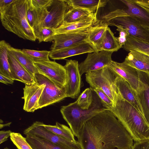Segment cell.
<instances>
[{"mask_svg": "<svg viewBox=\"0 0 149 149\" xmlns=\"http://www.w3.org/2000/svg\"><path fill=\"white\" fill-rule=\"evenodd\" d=\"M77 138L82 149H132L134 144L130 134L108 109L85 123Z\"/></svg>", "mask_w": 149, "mask_h": 149, "instance_id": "6da1fadb", "label": "cell"}, {"mask_svg": "<svg viewBox=\"0 0 149 149\" xmlns=\"http://www.w3.org/2000/svg\"><path fill=\"white\" fill-rule=\"evenodd\" d=\"M135 142L149 139V125L142 114L117 92L115 103L109 109Z\"/></svg>", "mask_w": 149, "mask_h": 149, "instance_id": "7a4b0ae2", "label": "cell"}, {"mask_svg": "<svg viewBox=\"0 0 149 149\" xmlns=\"http://www.w3.org/2000/svg\"><path fill=\"white\" fill-rule=\"evenodd\" d=\"M28 0H14L0 10L3 26L7 31L24 40L35 41L33 31L28 22L26 11Z\"/></svg>", "mask_w": 149, "mask_h": 149, "instance_id": "3957f363", "label": "cell"}, {"mask_svg": "<svg viewBox=\"0 0 149 149\" xmlns=\"http://www.w3.org/2000/svg\"><path fill=\"white\" fill-rule=\"evenodd\" d=\"M93 100L89 108H80L76 102L62 106L60 112L63 118L67 123L74 136H78L84 124L92 117L107 109L104 107L100 100L93 91Z\"/></svg>", "mask_w": 149, "mask_h": 149, "instance_id": "277c9868", "label": "cell"}, {"mask_svg": "<svg viewBox=\"0 0 149 149\" xmlns=\"http://www.w3.org/2000/svg\"><path fill=\"white\" fill-rule=\"evenodd\" d=\"M86 80L92 88L101 89L112 101L113 106L116 98V81L118 75L107 66L86 73Z\"/></svg>", "mask_w": 149, "mask_h": 149, "instance_id": "5b68a950", "label": "cell"}, {"mask_svg": "<svg viewBox=\"0 0 149 149\" xmlns=\"http://www.w3.org/2000/svg\"><path fill=\"white\" fill-rule=\"evenodd\" d=\"M36 82L45 86L38 102L39 109L58 102L67 97L65 87H61L44 76L35 74Z\"/></svg>", "mask_w": 149, "mask_h": 149, "instance_id": "8992f818", "label": "cell"}, {"mask_svg": "<svg viewBox=\"0 0 149 149\" xmlns=\"http://www.w3.org/2000/svg\"><path fill=\"white\" fill-rule=\"evenodd\" d=\"M42 122L36 121L24 130L27 136H36L59 146L64 149H82L79 143H75L56 135L46 129Z\"/></svg>", "mask_w": 149, "mask_h": 149, "instance_id": "52a82bcc", "label": "cell"}, {"mask_svg": "<svg viewBox=\"0 0 149 149\" xmlns=\"http://www.w3.org/2000/svg\"><path fill=\"white\" fill-rule=\"evenodd\" d=\"M126 8L117 9L106 15L108 21L114 18L130 16L134 17L143 26L149 29V9L143 7L133 0H120Z\"/></svg>", "mask_w": 149, "mask_h": 149, "instance_id": "ba28073f", "label": "cell"}, {"mask_svg": "<svg viewBox=\"0 0 149 149\" xmlns=\"http://www.w3.org/2000/svg\"><path fill=\"white\" fill-rule=\"evenodd\" d=\"M98 23L108 26H121L131 36L149 42V29L131 16L118 17L105 23Z\"/></svg>", "mask_w": 149, "mask_h": 149, "instance_id": "9c48e42d", "label": "cell"}, {"mask_svg": "<svg viewBox=\"0 0 149 149\" xmlns=\"http://www.w3.org/2000/svg\"><path fill=\"white\" fill-rule=\"evenodd\" d=\"M33 63L39 74L47 77L58 86L65 87L67 76L64 66L50 60Z\"/></svg>", "mask_w": 149, "mask_h": 149, "instance_id": "30bf717a", "label": "cell"}, {"mask_svg": "<svg viewBox=\"0 0 149 149\" xmlns=\"http://www.w3.org/2000/svg\"><path fill=\"white\" fill-rule=\"evenodd\" d=\"M70 7L64 0H52L47 8L48 13L43 23L42 27L55 29L64 22L66 13Z\"/></svg>", "mask_w": 149, "mask_h": 149, "instance_id": "8fae6325", "label": "cell"}, {"mask_svg": "<svg viewBox=\"0 0 149 149\" xmlns=\"http://www.w3.org/2000/svg\"><path fill=\"white\" fill-rule=\"evenodd\" d=\"M79 64L76 60H68L64 66L67 76V84L65 86L67 97L77 98L80 91L81 76Z\"/></svg>", "mask_w": 149, "mask_h": 149, "instance_id": "7c38bea8", "label": "cell"}, {"mask_svg": "<svg viewBox=\"0 0 149 149\" xmlns=\"http://www.w3.org/2000/svg\"><path fill=\"white\" fill-rule=\"evenodd\" d=\"M113 53L102 51L98 52L88 53L85 59L79 64L81 75L107 66L112 61L111 56Z\"/></svg>", "mask_w": 149, "mask_h": 149, "instance_id": "4fadbf2b", "label": "cell"}, {"mask_svg": "<svg viewBox=\"0 0 149 149\" xmlns=\"http://www.w3.org/2000/svg\"><path fill=\"white\" fill-rule=\"evenodd\" d=\"M89 30L65 33L54 36L47 41V42H53L51 47V50L70 47L85 41Z\"/></svg>", "mask_w": 149, "mask_h": 149, "instance_id": "5bb4252c", "label": "cell"}, {"mask_svg": "<svg viewBox=\"0 0 149 149\" xmlns=\"http://www.w3.org/2000/svg\"><path fill=\"white\" fill-rule=\"evenodd\" d=\"M139 82L136 91L143 115L149 125V74L138 70Z\"/></svg>", "mask_w": 149, "mask_h": 149, "instance_id": "9a60e30c", "label": "cell"}, {"mask_svg": "<svg viewBox=\"0 0 149 149\" xmlns=\"http://www.w3.org/2000/svg\"><path fill=\"white\" fill-rule=\"evenodd\" d=\"M96 15V13H91L79 21L73 22H64L59 27L54 29L55 35L88 31L96 24L98 20Z\"/></svg>", "mask_w": 149, "mask_h": 149, "instance_id": "2e32d148", "label": "cell"}, {"mask_svg": "<svg viewBox=\"0 0 149 149\" xmlns=\"http://www.w3.org/2000/svg\"><path fill=\"white\" fill-rule=\"evenodd\" d=\"M45 85L36 82L31 84H25L23 88L24 100L23 109L28 112H33L38 109V102Z\"/></svg>", "mask_w": 149, "mask_h": 149, "instance_id": "e0dca14e", "label": "cell"}, {"mask_svg": "<svg viewBox=\"0 0 149 149\" xmlns=\"http://www.w3.org/2000/svg\"><path fill=\"white\" fill-rule=\"evenodd\" d=\"M107 66L123 78L136 90L139 82L137 70L123 62L120 63L112 61Z\"/></svg>", "mask_w": 149, "mask_h": 149, "instance_id": "ac0fdd59", "label": "cell"}, {"mask_svg": "<svg viewBox=\"0 0 149 149\" xmlns=\"http://www.w3.org/2000/svg\"><path fill=\"white\" fill-rule=\"evenodd\" d=\"M8 54L12 79L19 81L25 84H31L35 83L34 77L18 61L9 49L8 47Z\"/></svg>", "mask_w": 149, "mask_h": 149, "instance_id": "d6986e66", "label": "cell"}, {"mask_svg": "<svg viewBox=\"0 0 149 149\" xmlns=\"http://www.w3.org/2000/svg\"><path fill=\"white\" fill-rule=\"evenodd\" d=\"M93 52H96L90 45L84 41L70 47L51 50L49 57L52 59L61 60L75 55Z\"/></svg>", "mask_w": 149, "mask_h": 149, "instance_id": "ffe728a7", "label": "cell"}, {"mask_svg": "<svg viewBox=\"0 0 149 149\" xmlns=\"http://www.w3.org/2000/svg\"><path fill=\"white\" fill-rule=\"evenodd\" d=\"M116 86L117 92L122 97L132 105L143 115L138 101L136 91L130 84L123 78L118 75L116 79Z\"/></svg>", "mask_w": 149, "mask_h": 149, "instance_id": "44dd1931", "label": "cell"}, {"mask_svg": "<svg viewBox=\"0 0 149 149\" xmlns=\"http://www.w3.org/2000/svg\"><path fill=\"white\" fill-rule=\"evenodd\" d=\"M123 62L137 70L149 74V56L147 55L130 50Z\"/></svg>", "mask_w": 149, "mask_h": 149, "instance_id": "7402d4cb", "label": "cell"}, {"mask_svg": "<svg viewBox=\"0 0 149 149\" xmlns=\"http://www.w3.org/2000/svg\"><path fill=\"white\" fill-rule=\"evenodd\" d=\"M108 27L107 25L100 24L97 22L88 33L85 42L90 45L96 52H99L101 44Z\"/></svg>", "mask_w": 149, "mask_h": 149, "instance_id": "603a6c76", "label": "cell"}, {"mask_svg": "<svg viewBox=\"0 0 149 149\" xmlns=\"http://www.w3.org/2000/svg\"><path fill=\"white\" fill-rule=\"evenodd\" d=\"M65 1L72 8H80L90 13H95L98 8L104 7L109 1L107 0H66Z\"/></svg>", "mask_w": 149, "mask_h": 149, "instance_id": "cb8c5ba5", "label": "cell"}, {"mask_svg": "<svg viewBox=\"0 0 149 149\" xmlns=\"http://www.w3.org/2000/svg\"><path fill=\"white\" fill-rule=\"evenodd\" d=\"M9 49L20 63L34 77L35 74H39L33 62L22 51L14 48L10 45Z\"/></svg>", "mask_w": 149, "mask_h": 149, "instance_id": "d4e9b609", "label": "cell"}, {"mask_svg": "<svg viewBox=\"0 0 149 149\" xmlns=\"http://www.w3.org/2000/svg\"><path fill=\"white\" fill-rule=\"evenodd\" d=\"M120 48L117 37L114 36L113 32L108 27L101 44L99 52L105 51L113 52L117 51Z\"/></svg>", "mask_w": 149, "mask_h": 149, "instance_id": "484cf974", "label": "cell"}, {"mask_svg": "<svg viewBox=\"0 0 149 149\" xmlns=\"http://www.w3.org/2000/svg\"><path fill=\"white\" fill-rule=\"evenodd\" d=\"M123 47L127 52L135 50L149 56V42L130 35L127 36V42Z\"/></svg>", "mask_w": 149, "mask_h": 149, "instance_id": "4316f807", "label": "cell"}, {"mask_svg": "<svg viewBox=\"0 0 149 149\" xmlns=\"http://www.w3.org/2000/svg\"><path fill=\"white\" fill-rule=\"evenodd\" d=\"M9 45L4 40H1L0 41V74L12 79L8 54Z\"/></svg>", "mask_w": 149, "mask_h": 149, "instance_id": "83f0119b", "label": "cell"}, {"mask_svg": "<svg viewBox=\"0 0 149 149\" xmlns=\"http://www.w3.org/2000/svg\"><path fill=\"white\" fill-rule=\"evenodd\" d=\"M44 127L49 131L73 142H78L70 128L67 126L56 122L55 125L43 124Z\"/></svg>", "mask_w": 149, "mask_h": 149, "instance_id": "f1b7e54d", "label": "cell"}, {"mask_svg": "<svg viewBox=\"0 0 149 149\" xmlns=\"http://www.w3.org/2000/svg\"><path fill=\"white\" fill-rule=\"evenodd\" d=\"M26 140L33 149H64L42 138L36 136H27Z\"/></svg>", "mask_w": 149, "mask_h": 149, "instance_id": "f546056e", "label": "cell"}, {"mask_svg": "<svg viewBox=\"0 0 149 149\" xmlns=\"http://www.w3.org/2000/svg\"><path fill=\"white\" fill-rule=\"evenodd\" d=\"M91 14L82 9L70 7L65 15L64 22L66 23L77 22L86 17Z\"/></svg>", "mask_w": 149, "mask_h": 149, "instance_id": "4dcf8cb0", "label": "cell"}, {"mask_svg": "<svg viewBox=\"0 0 149 149\" xmlns=\"http://www.w3.org/2000/svg\"><path fill=\"white\" fill-rule=\"evenodd\" d=\"M93 100V90L90 87L86 89L76 101L77 105L81 109H88Z\"/></svg>", "mask_w": 149, "mask_h": 149, "instance_id": "1f68e13d", "label": "cell"}, {"mask_svg": "<svg viewBox=\"0 0 149 149\" xmlns=\"http://www.w3.org/2000/svg\"><path fill=\"white\" fill-rule=\"evenodd\" d=\"M22 52L33 62L49 61L50 51L47 50L37 51L23 49Z\"/></svg>", "mask_w": 149, "mask_h": 149, "instance_id": "d6a6232c", "label": "cell"}, {"mask_svg": "<svg viewBox=\"0 0 149 149\" xmlns=\"http://www.w3.org/2000/svg\"><path fill=\"white\" fill-rule=\"evenodd\" d=\"M10 138L18 149H33L27 141L26 138L19 133L12 132Z\"/></svg>", "mask_w": 149, "mask_h": 149, "instance_id": "836d02e7", "label": "cell"}, {"mask_svg": "<svg viewBox=\"0 0 149 149\" xmlns=\"http://www.w3.org/2000/svg\"><path fill=\"white\" fill-rule=\"evenodd\" d=\"M34 32L39 42L43 41L47 42L49 39L55 35L54 29L47 27H42Z\"/></svg>", "mask_w": 149, "mask_h": 149, "instance_id": "e575fe53", "label": "cell"}, {"mask_svg": "<svg viewBox=\"0 0 149 149\" xmlns=\"http://www.w3.org/2000/svg\"><path fill=\"white\" fill-rule=\"evenodd\" d=\"M91 88L100 98L104 107L109 110L113 107V103L111 100L101 89L98 88Z\"/></svg>", "mask_w": 149, "mask_h": 149, "instance_id": "d590c367", "label": "cell"}, {"mask_svg": "<svg viewBox=\"0 0 149 149\" xmlns=\"http://www.w3.org/2000/svg\"><path fill=\"white\" fill-rule=\"evenodd\" d=\"M26 16L28 23L33 29L34 25V17L33 7L31 0H27Z\"/></svg>", "mask_w": 149, "mask_h": 149, "instance_id": "8d00e7d4", "label": "cell"}, {"mask_svg": "<svg viewBox=\"0 0 149 149\" xmlns=\"http://www.w3.org/2000/svg\"><path fill=\"white\" fill-rule=\"evenodd\" d=\"M116 30L119 31V35L117 39L119 44L121 47L125 45L127 41V38L129 35L127 30L120 26L116 27Z\"/></svg>", "mask_w": 149, "mask_h": 149, "instance_id": "74e56055", "label": "cell"}, {"mask_svg": "<svg viewBox=\"0 0 149 149\" xmlns=\"http://www.w3.org/2000/svg\"><path fill=\"white\" fill-rule=\"evenodd\" d=\"M132 149H149V139L135 142Z\"/></svg>", "mask_w": 149, "mask_h": 149, "instance_id": "f35d334b", "label": "cell"}, {"mask_svg": "<svg viewBox=\"0 0 149 149\" xmlns=\"http://www.w3.org/2000/svg\"><path fill=\"white\" fill-rule=\"evenodd\" d=\"M12 132L10 130H1L0 131V144L6 141L10 136Z\"/></svg>", "mask_w": 149, "mask_h": 149, "instance_id": "ab89813d", "label": "cell"}, {"mask_svg": "<svg viewBox=\"0 0 149 149\" xmlns=\"http://www.w3.org/2000/svg\"><path fill=\"white\" fill-rule=\"evenodd\" d=\"M14 80L6 76L0 74V82L6 84H12Z\"/></svg>", "mask_w": 149, "mask_h": 149, "instance_id": "60d3db41", "label": "cell"}, {"mask_svg": "<svg viewBox=\"0 0 149 149\" xmlns=\"http://www.w3.org/2000/svg\"><path fill=\"white\" fill-rule=\"evenodd\" d=\"M134 1L141 6L149 9V0H133Z\"/></svg>", "mask_w": 149, "mask_h": 149, "instance_id": "b9f144b4", "label": "cell"}, {"mask_svg": "<svg viewBox=\"0 0 149 149\" xmlns=\"http://www.w3.org/2000/svg\"><path fill=\"white\" fill-rule=\"evenodd\" d=\"M14 0H0V10H1L13 2Z\"/></svg>", "mask_w": 149, "mask_h": 149, "instance_id": "7bdbcfd3", "label": "cell"}, {"mask_svg": "<svg viewBox=\"0 0 149 149\" xmlns=\"http://www.w3.org/2000/svg\"><path fill=\"white\" fill-rule=\"evenodd\" d=\"M11 123V122H9L8 123H5V124H3L1 123H0V129H1L2 128L7 126H10V124Z\"/></svg>", "mask_w": 149, "mask_h": 149, "instance_id": "ee69618b", "label": "cell"}, {"mask_svg": "<svg viewBox=\"0 0 149 149\" xmlns=\"http://www.w3.org/2000/svg\"><path fill=\"white\" fill-rule=\"evenodd\" d=\"M3 149H11L7 147H6L5 148H4Z\"/></svg>", "mask_w": 149, "mask_h": 149, "instance_id": "f6af8a7d", "label": "cell"}]
</instances>
